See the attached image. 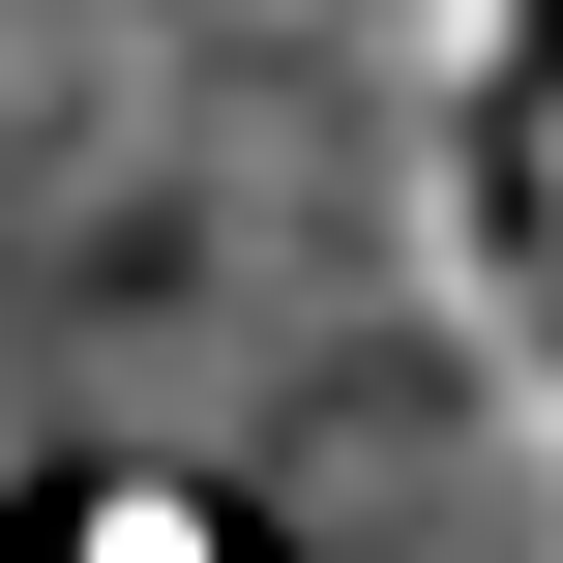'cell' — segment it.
<instances>
[{"label":"cell","mask_w":563,"mask_h":563,"mask_svg":"<svg viewBox=\"0 0 563 563\" xmlns=\"http://www.w3.org/2000/svg\"><path fill=\"white\" fill-rule=\"evenodd\" d=\"M0 563H563L386 267L356 30L0 0Z\"/></svg>","instance_id":"1"},{"label":"cell","mask_w":563,"mask_h":563,"mask_svg":"<svg viewBox=\"0 0 563 563\" xmlns=\"http://www.w3.org/2000/svg\"><path fill=\"white\" fill-rule=\"evenodd\" d=\"M356 148L475 445L563 505V0H356Z\"/></svg>","instance_id":"2"}]
</instances>
